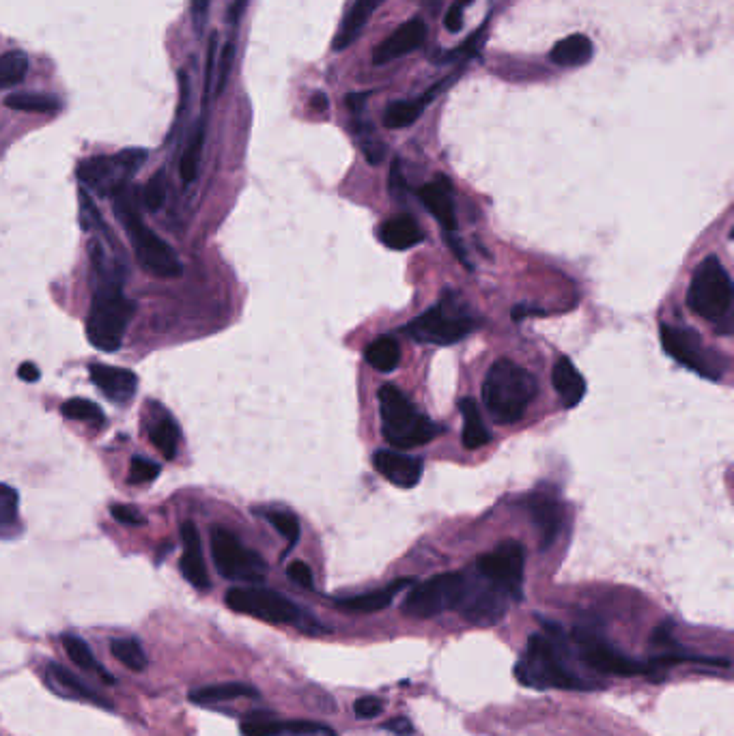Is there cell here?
Listing matches in <instances>:
<instances>
[{"mask_svg":"<svg viewBox=\"0 0 734 736\" xmlns=\"http://www.w3.org/2000/svg\"><path fill=\"white\" fill-rule=\"evenodd\" d=\"M517 681L530 689H588L590 683L575 674L569 644L558 627L545 625L528 640L517 661Z\"/></svg>","mask_w":734,"mask_h":736,"instance_id":"6da1fadb","label":"cell"},{"mask_svg":"<svg viewBox=\"0 0 734 736\" xmlns=\"http://www.w3.org/2000/svg\"><path fill=\"white\" fill-rule=\"evenodd\" d=\"M110 198L115 216L123 224L127 239L132 242L140 267L155 278H179L183 267L175 250L160 235H155L140 216V192L130 183H125L112 192Z\"/></svg>","mask_w":734,"mask_h":736,"instance_id":"7a4b0ae2","label":"cell"},{"mask_svg":"<svg viewBox=\"0 0 734 736\" xmlns=\"http://www.w3.org/2000/svg\"><path fill=\"white\" fill-rule=\"evenodd\" d=\"M539 394V384L532 373L513 360L493 362L483 384L487 412L498 424H515Z\"/></svg>","mask_w":734,"mask_h":736,"instance_id":"3957f363","label":"cell"},{"mask_svg":"<svg viewBox=\"0 0 734 736\" xmlns=\"http://www.w3.org/2000/svg\"><path fill=\"white\" fill-rule=\"evenodd\" d=\"M381 433L384 440L397 450H412L431 444L444 429L437 427L420 409L407 399L397 386L386 384L379 388Z\"/></svg>","mask_w":734,"mask_h":736,"instance_id":"277c9868","label":"cell"},{"mask_svg":"<svg viewBox=\"0 0 734 736\" xmlns=\"http://www.w3.org/2000/svg\"><path fill=\"white\" fill-rule=\"evenodd\" d=\"M136 304L125 297L119 280H102L95 289L89 317L87 336L93 347L106 353H115L121 345L127 328L134 319Z\"/></svg>","mask_w":734,"mask_h":736,"instance_id":"5b68a950","label":"cell"},{"mask_svg":"<svg viewBox=\"0 0 734 736\" xmlns=\"http://www.w3.org/2000/svg\"><path fill=\"white\" fill-rule=\"evenodd\" d=\"M476 328V319L457 295L444 293L440 304L425 310L412 323H407L403 332L422 345L448 347L455 345Z\"/></svg>","mask_w":734,"mask_h":736,"instance_id":"8992f818","label":"cell"},{"mask_svg":"<svg viewBox=\"0 0 734 736\" xmlns=\"http://www.w3.org/2000/svg\"><path fill=\"white\" fill-rule=\"evenodd\" d=\"M732 297V280L722 261L717 257L704 259L691 278L687 306L704 321L715 323L717 328L724 323V332H730Z\"/></svg>","mask_w":734,"mask_h":736,"instance_id":"52a82bcc","label":"cell"},{"mask_svg":"<svg viewBox=\"0 0 734 736\" xmlns=\"http://www.w3.org/2000/svg\"><path fill=\"white\" fill-rule=\"evenodd\" d=\"M233 612L246 614L270 625H293L306 629L308 614L285 594L261 586H235L224 597Z\"/></svg>","mask_w":734,"mask_h":736,"instance_id":"ba28073f","label":"cell"},{"mask_svg":"<svg viewBox=\"0 0 734 736\" xmlns=\"http://www.w3.org/2000/svg\"><path fill=\"white\" fill-rule=\"evenodd\" d=\"M661 347L668 353L672 360L689 368L691 373H696L704 379L719 381L726 373V360L715 353L707 343L702 341V336L685 328V325H670L661 323Z\"/></svg>","mask_w":734,"mask_h":736,"instance_id":"9c48e42d","label":"cell"},{"mask_svg":"<svg viewBox=\"0 0 734 736\" xmlns=\"http://www.w3.org/2000/svg\"><path fill=\"white\" fill-rule=\"evenodd\" d=\"M463 597V571L442 573L427 579L407 592L401 612L409 618L429 620L444 612H453Z\"/></svg>","mask_w":734,"mask_h":736,"instance_id":"30bf717a","label":"cell"},{"mask_svg":"<svg viewBox=\"0 0 734 736\" xmlns=\"http://www.w3.org/2000/svg\"><path fill=\"white\" fill-rule=\"evenodd\" d=\"M211 558L218 573L231 582L259 584L267 573V564L257 551L239 543L237 536L224 528L211 530Z\"/></svg>","mask_w":734,"mask_h":736,"instance_id":"8fae6325","label":"cell"},{"mask_svg":"<svg viewBox=\"0 0 734 736\" xmlns=\"http://www.w3.org/2000/svg\"><path fill=\"white\" fill-rule=\"evenodd\" d=\"M573 642L577 650H580V653H577L580 659L588 665V668L597 672L616 676H646L659 668L655 661L642 663L623 655L618 648H614L603 638V633L592 627H577L573 631Z\"/></svg>","mask_w":734,"mask_h":736,"instance_id":"7c38bea8","label":"cell"},{"mask_svg":"<svg viewBox=\"0 0 734 736\" xmlns=\"http://www.w3.org/2000/svg\"><path fill=\"white\" fill-rule=\"evenodd\" d=\"M147 160L145 149H125L115 155H97L78 166V179L89 190L110 196L117 188L130 183V177Z\"/></svg>","mask_w":734,"mask_h":736,"instance_id":"4fadbf2b","label":"cell"},{"mask_svg":"<svg viewBox=\"0 0 734 736\" xmlns=\"http://www.w3.org/2000/svg\"><path fill=\"white\" fill-rule=\"evenodd\" d=\"M524 564V547L515 541L500 545L491 554H485L483 558H478V562H474L478 571L489 577L493 584L504 588L515 601L521 599V588H524Z\"/></svg>","mask_w":734,"mask_h":736,"instance_id":"5bb4252c","label":"cell"},{"mask_svg":"<svg viewBox=\"0 0 734 736\" xmlns=\"http://www.w3.org/2000/svg\"><path fill=\"white\" fill-rule=\"evenodd\" d=\"M418 198L420 203L429 209V214L435 218V222L442 226L448 244L453 246L457 257H461L463 263L465 254L459 246L457 239L453 237L457 233V214H455V198H453V188H450V181L446 177H435L431 183H425V186L418 188Z\"/></svg>","mask_w":734,"mask_h":736,"instance_id":"9a60e30c","label":"cell"},{"mask_svg":"<svg viewBox=\"0 0 734 736\" xmlns=\"http://www.w3.org/2000/svg\"><path fill=\"white\" fill-rule=\"evenodd\" d=\"M373 463L377 472L384 476L388 483L401 489H412L420 483L422 472H425V461L414 455H405L401 450L381 448L375 452Z\"/></svg>","mask_w":734,"mask_h":736,"instance_id":"2e32d148","label":"cell"},{"mask_svg":"<svg viewBox=\"0 0 734 736\" xmlns=\"http://www.w3.org/2000/svg\"><path fill=\"white\" fill-rule=\"evenodd\" d=\"M244 736H336L330 726L317 724V721H280L270 715H250L242 724Z\"/></svg>","mask_w":734,"mask_h":736,"instance_id":"e0dca14e","label":"cell"},{"mask_svg":"<svg viewBox=\"0 0 734 736\" xmlns=\"http://www.w3.org/2000/svg\"><path fill=\"white\" fill-rule=\"evenodd\" d=\"M427 39V24L422 20H409L401 24L388 39L381 41L373 54V65H386L401 56L418 50Z\"/></svg>","mask_w":734,"mask_h":736,"instance_id":"ac0fdd59","label":"cell"},{"mask_svg":"<svg viewBox=\"0 0 734 736\" xmlns=\"http://www.w3.org/2000/svg\"><path fill=\"white\" fill-rule=\"evenodd\" d=\"M89 375L93 384L97 386L106 399L112 403L123 405L132 399L138 390V377L132 373L130 368H119V366H108V364H91Z\"/></svg>","mask_w":734,"mask_h":736,"instance_id":"d6986e66","label":"cell"},{"mask_svg":"<svg viewBox=\"0 0 734 736\" xmlns=\"http://www.w3.org/2000/svg\"><path fill=\"white\" fill-rule=\"evenodd\" d=\"M181 541H183V554L179 560V569L183 577H186V582L192 584L196 590H207L211 582H209L207 564L203 558L201 534L192 521H186L181 526Z\"/></svg>","mask_w":734,"mask_h":736,"instance_id":"ffe728a7","label":"cell"},{"mask_svg":"<svg viewBox=\"0 0 734 736\" xmlns=\"http://www.w3.org/2000/svg\"><path fill=\"white\" fill-rule=\"evenodd\" d=\"M46 678H48L50 689L59 693V696H63V698L82 700V702H89V704H95V706H102V709H112L106 698H102L100 693L93 691L84 681H80V678L74 672H69L67 668H63L61 663H48L46 665Z\"/></svg>","mask_w":734,"mask_h":736,"instance_id":"44dd1931","label":"cell"},{"mask_svg":"<svg viewBox=\"0 0 734 736\" xmlns=\"http://www.w3.org/2000/svg\"><path fill=\"white\" fill-rule=\"evenodd\" d=\"M455 78H457V74L446 78L444 82H437V87H433L425 95H420L418 99H412V102H394V104H390L384 112V125L388 127V130H403V127L414 125L420 119L422 112H425V108L433 102L435 95L440 91H444V89H448V84L453 82Z\"/></svg>","mask_w":734,"mask_h":736,"instance_id":"7402d4cb","label":"cell"},{"mask_svg":"<svg viewBox=\"0 0 734 736\" xmlns=\"http://www.w3.org/2000/svg\"><path fill=\"white\" fill-rule=\"evenodd\" d=\"M530 515L536 532H539L541 551L549 549L556 543L562 528L560 504L554 498H549V495H539V498L530 500Z\"/></svg>","mask_w":734,"mask_h":736,"instance_id":"603a6c76","label":"cell"},{"mask_svg":"<svg viewBox=\"0 0 734 736\" xmlns=\"http://www.w3.org/2000/svg\"><path fill=\"white\" fill-rule=\"evenodd\" d=\"M552 381H554V390L564 409H573L582 403L584 394H586V379L580 371H577L571 358L567 356L558 358V362L554 364Z\"/></svg>","mask_w":734,"mask_h":736,"instance_id":"cb8c5ba5","label":"cell"},{"mask_svg":"<svg viewBox=\"0 0 734 736\" xmlns=\"http://www.w3.org/2000/svg\"><path fill=\"white\" fill-rule=\"evenodd\" d=\"M409 584H412L409 579H397V582H392L386 588L364 592V594H358V597L338 599L336 607H341L343 612H349V614H375V612L386 610V607L394 601V597H397L399 592H403Z\"/></svg>","mask_w":734,"mask_h":736,"instance_id":"d4e9b609","label":"cell"},{"mask_svg":"<svg viewBox=\"0 0 734 736\" xmlns=\"http://www.w3.org/2000/svg\"><path fill=\"white\" fill-rule=\"evenodd\" d=\"M384 3H386V0H356V5L349 9L343 26L338 28V33L332 41V50L343 52L345 48H349L351 44H354V41L360 37L366 22H369V18Z\"/></svg>","mask_w":734,"mask_h":736,"instance_id":"484cf974","label":"cell"},{"mask_svg":"<svg viewBox=\"0 0 734 736\" xmlns=\"http://www.w3.org/2000/svg\"><path fill=\"white\" fill-rule=\"evenodd\" d=\"M379 239L386 248L401 252V250H409L425 242V233H422V229L414 218L399 216V218H392L381 224Z\"/></svg>","mask_w":734,"mask_h":736,"instance_id":"4316f807","label":"cell"},{"mask_svg":"<svg viewBox=\"0 0 734 736\" xmlns=\"http://www.w3.org/2000/svg\"><path fill=\"white\" fill-rule=\"evenodd\" d=\"M459 412L463 416V446L468 450H478L485 444H489L491 433L485 427L478 403L470 399V396H465V399L459 403Z\"/></svg>","mask_w":734,"mask_h":736,"instance_id":"83f0119b","label":"cell"},{"mask_svg":"<svg viewBox=\"0 0 734 736\" xmlns=\"http://www.w3.org/2000/svg\"><path fill=\"white\" fill-rule=\"evenodd\" d=\"M592 54L595 48H592L590 37L575 33L558 41L552 50V61L560 67H580L592 59Z\"/></svg>","mask_w":734,"mask_h":736,"instance_id":"f1b7e54d","label":"cell"},{"mask_svg":"<svg viewBox=\"0 0 734 736\" xmlns=\"http://www.w3.org/2000/svg\"><path fill=\"white\" fill-rule=\"evenodd\" d=\"M259 691L246 683H222V685H207L190 693V702L207 706L218 702H231L237 698H257Z\"/></svg>","mask_w":734,"mask_h":736,"instance_id":"f546056e","label":"cell"},{"mask_svg":"<svg viewBox=\"0 0 734 736\" xmlns=\"http://www.w3.org/2000/svg\"><path fill=\"white\" fill-rule=\"evenodd\" d=\"M61 642H63V648H65L67 657L72 659V663H74V665H78L80 670L91 672V674H95V676H100L102 681H106V683H115V678H112V676L102 668V663L97 661V657L93 655L91 646H89L87 642H84V640L80 638V635L65 633L63 638H61Z\"/></svg>","mask_w":734,"mask_h":736,"instance_id":"4dcf8cb0","label":"cell"},{"mask_svg":"<svg viewBox=\"0 0 734 736\" xmlns=\"http://www.w3.org/2000/svg\"><path fill=\"white\" fill-rule=\"evenodd\" d=\"M364 358L375 371L379 373H392L394 368L401 362V349L399 343L392 336H381L373 341L364 351Z\"/></svg>","mask_w":734,"mask_h":736,"instance_id":"1f68e13d","label":"cell"},{"mask_svg":"<svg viewBox=\"0 0 734 736\" xmlns=\"http://www.w3.org/2000/svg\"><path fill=\"white\" fill-rule=\"evenodd\" d=\"M205 134H207L205 121L201 119L199 125L194 127V134H192L190 143H188L186 151H183L181 162H179V173H181L183 183H192V181H196V177H199L201 158H203V149H205Z\"/></svg>","mask_w":734,"mask_h":736,"instance_id":"d6a6232c","label":"cell"},{"mask_svg":"<svg viewBox=\"0 0 734 736\" xmlns=\"http://www.w3.org/2000/svg\"><path fill=\"white\" fill-rule=\"evenodd\" d=\"M5 106L20 112H37V115H54L61 110L59 97L48 93H13L5 99Z\"/></svg>","mask_w":734,"mask_h":736,"instance_id":"836d02e7","label":"cell"},{"mask_svg":"<svg viewBox=\"0 0 734 736\" xmlns=\"http://www.w3.org/2000/svg\"><path fill=\"white\" fill-rule=\"evenodd\" d=\"M110 653L132 672H143L149 665V657L145 653V648L136 638H115L110 642Z\"/></svg>","mask_w":734,"mask_h":736,"instance_id":"e575fe53","label":"cell"},{"mask_svg":"<svg viewBox=\"0 0 734 736\" xmlns=\"http://www.w3.org/2000/svg\"><path fill=\"white\" fill-rule=\"evenodd\" d=\"M179 437H181V433H179L177 422L173 418H168V416L158 420L151 427V444L158 448L164 455V459H168V461L177 457Z\"/></svg>","mask_w":734,"mask_h":736,"instance_id":"d590c367","label":"cell"},{"mask_svg":"<svg viewBox=\"0 0 734 736\" xmlns=\"http://www.w3.org/2000/svg\"><path fill=\"white\" fill-rule=\"evenodd\" d=\"M61 414L67 420L91 424V427H97V429L104 427V424H106V416L102 412V407L97 403H93V401H87V399H69L67 403H63Z\"/></svg>","mask_w":734,"mask_h":736,"instance_id":"8d00e7d4","label":"cell"},{"mask_svg":"<svg viewBox=\"0 0 734 736\" xmlns=\"http://www.w3.org/2000/svg\"><path fill=\"white\" fill-rule=\"evenodd\" d=\"M28 72V59L20 50H11L0 54V89L16 87Z\"/></svg>","mask_w":734,"mask_h":736,"instance_id":"74e56055","label":"cell"},{"mask_svg":"<svg viewBox=\"0 0 734 736\" xmlns=\"http://www.w3.org/2000/svg\"><path fill=\"white\" fill-rule=\"evenodd\" d=\"M18 506V493L0 483V536H7L18 530Z\"/></svg>","mask_w":734,"mask_h":736,"instance_id":"f35d334b","label":"cell"},{"mask_svg":"<svg viewBox=\"0 0 734 736\" xmlns=\"http://www.w3.org/2000/svg\"><path fill=\"white\" fill-rule=\"evenodd\" d=\"M263 517L270 521L282 536H285V539L289 541V549L300 541V532H302L300 521L293 513H289V511H267V513H263Z\"/></svg>","mask_w":734,"mask_h":736,"instance_id":"ab89813d","label":"cell"},{"mask_svg":"<svg viewBox=\"0 0 734 736\" xmlns=\"http://www.w3.org/2000/svg\"><path fill=\"white\" fill-rule=\"evenodd\" d=\"M140 198H143V203H145L147 209H151V211L162 209V205L166 201V175H164V171H158L147 181V186L143 188V196H140Z\"/></svg>","mask_w":734,"mask_h":736,"instance_id":"60d3db41","label":"cell"},{"mask_svg":"<svg viewBox=\"0 0 734 736\" xmlns=\"http://www.w3.org/2000/svg\"><path fill=\"white\" fill-rule=\"evenodd\" d=\"M160 476V465L153 463L149 459H143V457H134L132 463H130V483L132 485H145V483H151V480H155Z\"/></svg>","mask_w":734,"mask_h":736,"instance_id":"b9f144b4","label":"cell"},{"mask_svg":"<svg viewBox=\"0 0 734 736\" xmlns=\"http://www.w3.org/2000/svg\"><path fill=\"white\" fill-rule=\"evenodd\" d=\"M233 59H235V46L229 44L222 48V54H220V61H218V76L214 78V93L216 97L224 93V89H227V82H229V76H231V67H233Z\"/></svg>","mask_w":734,"mask_h":736,"instance_id":"7bdbcfd3","label":"cell"},{"mask_svg":"<svg viewBox=\"0 0 734 736\" xmlns=\"http://www.w3.org/2000/svg\"><path fill=\"white\" fill-rule=\"evenodd\" d=\"M110 515L115 517L119 523H123V526H130V528H140L147 523L145 515H140L134 506H127V504H112Z\"/></svg>","mask_w":734,"mask_h":736,"instance_id":"ee69618b","label":"cell"},{"mask_svg":"<svg viewBox=\"0 0 734 736\" xmlns=\"http://www.w3.org/2000/svg\"><path fill=\"white\" fill-rule=\"evenodd\" d=\"M216 59H218V33H211V37H209V48H207V69H205V104L209 102L211 89H214Z\"/></svg>","mask_w":734,"mask_h":736,"instance_id":"f6af8a7d","label":"cell"},{"mask_svg":"<svg viewBox=\"0 0 734 736\" xmlns=\"http://www.w3.org/2000/svg\"><path fill=\"white\" fill-rule=\"evenodd\" d=\"M287 575H289L291 582H295L298 586L308 588V590L313 588V571H310V566L306 562H300V560L291 562L287 566Z\"/></svg>","mask_w":734,"mask_h":736,"instance_id":"bcb514c9","label":"cell"},{"mask_svg":"<svg viewBox=\"0 0 734 736\" xmlns=\"http://www.w3.org/2000/svg\"><path fill=\"white\" fill-rule=\"evenodd\" d=\"M470 3H472V0H455V5L448 9L444 24H446V28L450 33L461 31V28H463V13H465V9H468Z\"/></svg>","mask_w":734,"mask_h":736,"instance_id":"7dc6e473","label":"cell"},{"mask_svg":"<svg viewBox=\"0 0 734 736\" xmlns=\"http://www.w3.org/2000/svg\"><path fill=\"white\" fill-rule=\"evenodd\" d=\"M381 711H384V704H381V700L377 698H360L356 700L354 704V713L362 719H375L381 715Z\"/></svg>","mask_w":734,"mask_h":736,"instance_id":"c3c4849f","label":"cell"},{"mask_svg":"<svg viewBox=\"0 0 734 736\" xmlns=\"http://www.w3.org/2000/svg\"><path fill=\"white\" fill-rule=\"evenodd\" d=\"M384 728H386V730H390V732H394V734H399V736H409V734H412V732H414L412 721H409V719H405V717H397V719H392V721H390V724H386Z\"/></svg>","mask_w":734,"mask_h":736,"instance_id":"681fc988","label":"cell"},{"mask_svg":"<svg viewBox=\"0 0 734 736\" xmlns=\"http://www.w3.org/2000/svg\"><path fill=\"white\" fill-rule=\"evenodd\" d=\"M211 5V0H192V18L196 22V28H203L205 13Z\"/></svg>","mask_w":734,"mask_h":736,"instance_id":"f907efd6","label":"cell"},{"mask_svg":"<svg viewBox=\"0 0 734 736\" xmlns=\"http://www.w3.org/2000/svg\"><path fill=\"white\" fill-rule=\"evenodd\" d=\"M18 377H20V379H24V381H28V384H33V381H37V379L41 377V373H39V368H37L35 364L26 362V364H22V366L18 368Z\"/></svg>","mask_w":734,"mask_h":736,"instance_id":"816d5d0a","label":"cell"},{"mask_svg":"<svg viewBox=\"0 0 734 736\" xmlns=\"http://www.w3.org/2000/svg\"><path fill=\"white\" fill-rule=\"evenodd\" d=\"M246 7H248V0H233L231 7H229V22L235 24L239 18H242Z\"/></svg>","mask_w":734,"mask_h":736,"instance_id":"f5cc1de1","label":"cell"},{"mask_svg":"<svg viewBox=\"0 0 734 736\" xmlns=\"http://www.w3.org/2000/svg\"><path fill=\"white\" fill-rule=\"evenodd\" d=\"M371 93H351L347 95V106L351 112H360L364 108V99L369 97Z\"/></svg>","mask_w":734,"mask_h":736,"instance_id":"db71d44e","label":"cell"},{"mask_svg":"<svg viewBox=\"0 0 734 736\" xmlns=\"http://www.w3.org/2000/svg\"><path fill=\"white\" fill-rule=\"evenodd\" d=\"M310 106H313L317 112L328 110V97L323 95V93H315L313 99H310Z\"/></svg>","mask_w":734,"mask_h":736,"instance_id":"11a10c76","label":"cell"}]
</instances>
